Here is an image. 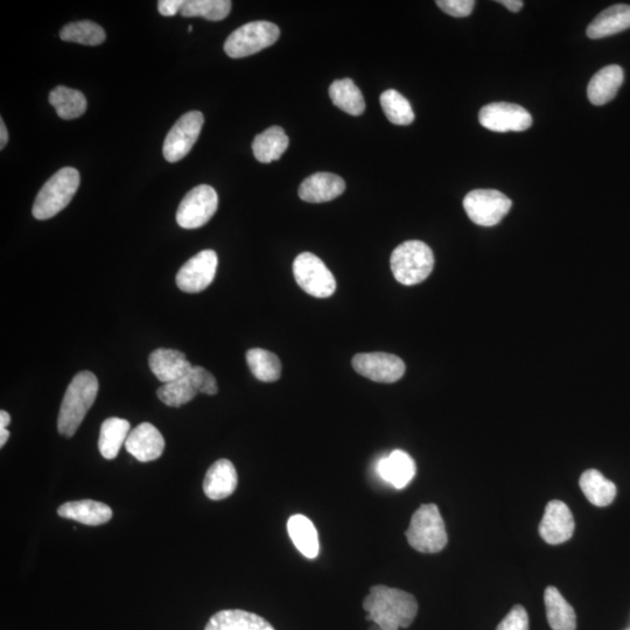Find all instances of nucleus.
<instances>
[{"label":"nucleus","instance_id":"a211bd4d","mask_svg":"<svg viewBox=\"0 0 630 630\" xmlns=\"http://www.w3.org/2000/svg\"><path fill=\"white\" fill-rule=\"evenodd\" d=\"M238 485V476L233 462L221 459L209 467L203 492L210 500L220 501L233 495Z\"/></svg>","mask_w":630,"mask_h":630},{"label":"nucleus","instance_id":"c756f323","mask_svg":"<svg viewBox=\"0 0 630 630\" xmlns=\"http://www.w3.org/2000/svg\"><path fill=\"white\" fill-rule=\"evenodd\" d=\"M51 103L62 119H75L81 117L87 110V98L81 91L67 87H56L49 94Z\"/></svg>","mask_w":630,"mask_h":630},{"label":"nucleus","instance_id":"473e14b6","mask_svg":"<svg viewBox=\"0 0 630 630\" xmlns=\"http://www.w3.org/2000/svg\"><path fill=\"white\" fill-rule=\"evenodd\" d=\"M60 38L67 42L87 46H98L103 44L107 35L103 28L93 23V21H77L62 28Z\"/></svg>","mask_w":630,"mask_h":630},{"label":"nucleus","instance_id":"bb28decb","mask_svg":"<svg viewBox=\"0 0 630 630\" xmlns=\"http://www.w3.org/2000/svg\"><path fill=\"white\" fill-rule=\"evenodd\" d=\"M130 423L126 419L112 417L104 420L101 426L98 448L102 457L108 460L115 459L125 445L130 434Z\"/></svg>","mask_w":630,"mask_h":630},{"label":"nucleus","instance_id":"393cba45","mask_svg":"<svg viewBox=\"0 0 630 630\" xmlns=\"http://www.w3.org/2000/svg\"><path fill=\"white\" fill-rule=\"evenodd\" d=\"M289 144L285 131L280 126H271L256 136L252 143V152L259 163L270 164L283 156Z\"/></svg>","mask_w":630,"mask_h":630},{"label":"nucleus","instance_id":"9b49d317","mask_svg":"<svg viewBox=\"0 0 630 630\" xmlns=\"http://www.w3.org/2000/svg\"><path fill=\"white\" fill-rule=\"evenodd\" d=\"M219 257L214 250H203L182 265L175 282L181 291L199 293L213 283Z\"/></svg>","mask_w":630,"mask_h":630},{"label":"nucleus","instance_id":"4be33fe9","mask_svg":"<svg viewBox=\"0 0 630 630\" xmlns=\"http://www.w3.org/2000/svg\"><path fill=\"white\" fill-rule=\"evenodd\" d=\"M58 514L66 520L86 525H102L112 518V510L107 504L93 500L73 501L62 504Z\"/></svg>","mask_w":630,"mask_h":630},{"label":"nucleus","instance_id":"7c9ffc66","mask_svg":"<svg viewBox=\"0 0 630 630\" xmlns=\"http://www.w3.org/2000/svg\"><path fill=\"white\" fill-rule=\"evenodd\" d=\"M247 363L258 381L271 383L279 380L282 374V363L278 356L269 350L254 348L248 350Z\"/></svg>","mask_w":630,"mask_h":630},{"label":"nucleus","instance_id":"a878e982","mask_svg":"<svg viewBox=\"0 0 630 630\" xmlns=\"http://www.w3.org/2000/svg\"><path fill=\"white\" fill-rule=\"evenodd\" d=\"M287 531L301 555L308 559L317 558L319 553L318 531L304 515H293L287 522Z\"/></svg>","mask_w":630,"mask_h":630},{"label":"nucleus","instance_id":"2eb2a0df","mask_svg":"<svg viewBox=\"0 0 630 630\" xmlns=\"http://www.w3.org/2000/svg\"><path fill=\"white\" fill-rule=\"evenodd\" d=\"M125 448L138 461L150 462L164 453L165 439L156 426L143 423L130 432Z\"/></svg>","mask_w":630,"mask_h":630},{"label":"nucleus","instance_id":"37998d69","mask_svg":"<svg viewBox=\"0 0 630 630\" xmlns=\"http://www.w3.org/2000/svg\"><path fill=\"white\" fill-rule=\"evenodd\" d=\"M10 438V432L6 429L0 430V447H4Z\"/></svg>","mask_w":630,"mask_h":630},{"label":"nucleus","instance_id":"1a4fd4ad","mask_svg":"<svg viewBox=\"0 0 630 630\" xmlns=\"http://www.w3.org/2000/svg\"><path fill=\"white\" fill-rule=\"evenodd\" d=\"M219 207V196L209 185H200L188 192L180 202L177 222L184 229H198L212 219Z\"/></svg>","mask_w":630,"mask_h":630},{"label":"nucleus","instance_id":"b1692460","mask_svg":"<svg viewBox=\"0 0 630 630\" xmlns=\"http://www.w3.org/2000/svg\"><path fill=\"white\" fill-rule=\"evenodd\" d=\"M546 616L552 630H576L577 616L572 606L556 587L549 586L544 593Z\"/></svg>","mask_w":630,"mask_h":630},{"label":"nucleus","instance_id":"ddd939ff","mask_svg":"<svg viewBox=\"0 0 630 630\" xmlns=\"http://www.w3.org/2000/svg\"><path fill=\"white\" fill-rule=\"evenodd\" d=\"M353 367L357 374L378 383H395L405 374V363L402 359L381 352L355 355Z\"/></svg>","mask_w":630,"mask_h":630},{"label":"nucleus","instance_id":"f03ea898","mask_svg":"<svg viewBox=\"0 0 630 630\" xmlns=\"http://www.w3.org/2000/svg\"><path fill=\"white\" fill-rule=\"evenodd\" d=\"M97 377L90 371H81L68 385L65 397L61 403L58 418V431L61 436L72 438L88 411L96 401L98 394Z\"/></svg>","mask_w":630,"mask_h":630},{"label":"nucleus","instance_id":"6ab92c4d","mask_svg":"<svg viewBox=\"0 0 630 630\" xmlns=\"http://www.w3.org/2000/svg\"><path fill=\"white\" fill-rule=\"evenodd\" d=\"M416 462L402 450L391 452L377 464V473L381 478L396 489H403L409 485L416 475Z\"/></svg>","mask_w":630,"mask_h":630},{"label":"nucleus","instance_id":"f257e3e1","mask_svg":"<svg viewBox=\"0 0 630 630\" xmlns=\"http://www.w3.org/2000/svg\"><path fill=\"white\" fill-rule=\"evenodd\" d=\"M367 620L376 623L382 630L409 628L418 613V602L412 594L377 585L363 601Z\"/></svg>","mask_w":630,"mask_h":630},{"label":"nucleus","instance_id":"412c9836","mask_svg":"<svg viewBox=\"0 0 630 630\" xmlns=\"http://www.w3.org/2000/svg\"><path fill=\"white\" fill-rule=\"evenodd\" d=\"M630 28V5L618 4L608 7L587 27V37L602 39L611 37Z\"/></svg>","mask_w":630,"mask_h":630},{"label":"nucleus","instance_id":"0eeeda50","mask_svg":"<svg viewBox=\"0 0 630 630\" xmlns=\"http://www.w3.org/2000/svg\"><path fill=\"white\" fill-rule=\"evenodd\" d=\"M293 275L301 290L312 297L329 298L336 290L333 273L311 252H303L294 259Z\"/></svg>","mask_w":630,"mask_h":630},{"label":"nucleus","instance_id":"f3484780","mask_svg":"<svg viewBox=\"0 0 630 630\" xmlns=\"http://www.w3.org/2000/svg\"><path fill=\"white\" fill-rule=\"evenodd\" d=\"M149 366L152 373L164 384L180 380L193 368L184 353L166 348H160L151 353Z\"/></svg>","mask_w":630,"mask_h":630},{"label":"nucleus","instance_id":"39448f33","mask_svg":"<svg viewBox=\"0 0 630 630\" xmlns=\"http://www.w3.org/2000/svg\"><path fill=\"white\" fill-rule=\"evenodd\" d=\"M406 538L413 549L422 553H437L445 548V522L436 504H423L413 514Z\"/></svg>","mask_w":630,"mask_h":630},{"label":"nucleus","instance_id":"4c0bfd02","mask_svg":"<svg viewBox=\"0 0 630 630\" xmlns=\"http://www.w3.org/2000/svg\"><path fill=\"white\" fill-rule=\"evenodd\" d=\"M440 10L455 18H465L473 12L475 2L473 0H438L436 3Z\"/></svg>","mask_w":630,"mask_h":630},{"label":"nucleus","instance_id":"423d86ee","mask_svg":"<svg viewBox=\"0 0 630 630\" xmlns=\"http://www.w3.org/2000/svg\"><path fill=\"white\" fill-rule=\"evenodd\" d=\"M280 30L270 21H252L231 33L224 42V52L230 58L241 59L254 55L275 44Z\"/></svg>","mask_w":630,"mask_h":630},{"label":"nucleus","instance_id":"e433bc0d","mask_svg":"<svg viewBox=\"0 0 630 630\" xmlns=\"http://www.w3.org/2000/svg\"><path fill=\"white\" fill-rule=\"evenodd\" d=\"M496 630H529V616L525 608L517 605L511 609Z\"/></svg>","mask_w":630,"mask_h":630},{"label":"nucleus","instance_id":"aec40b11","mask_svg":"<svg viewBox=\"0 0 630 630\" xmlns=\"http://www.w3.org/2000/svg\"><path fill=\"white\" fill-rule=\"evenodd\" d=\"M625 80L623 69L618 65H611L599 70L592 77L587 88L588 100L594 105H605L611 102L618 94L619 89Z\"/></svg>","mask_w":630,"mask_h":630},{"label":"nucleus","instance_id":"a18cd8bd","mask_svg":"<svg viewBox=\"0 0 630 630\" xmlns=\"http://www.w3.org/2000/svg\"><path fill=\"white\" fill-rule=\"evenodd\" d=\"M193 31V26H188V32H192Z\"/></svg>","mask_w":630,"mask_h":630},{"label":"nucleus","instance_id":"9d476101","mask_svg":"<svg viewBox=\"0 0 630 630\" xmlns=\"http://www.w3.org/2000/svg\"><path fill=\"white\" fill-rule=\"evenodd\" d=\"M205 118L200 111H189L178 119L167 133L163 153L168 163L185 158L199 139Z\"/></svg>","mask_w":630,"mask_h":630},{"label":"nucleus","instance_id":"6e6552de","mask_svg":"<svg viewBox=\"0 0 630 630\" xmlns=\"http://www.w3.org/2000/svg\"><path fill=\"white\" fill-rule=\"evenodd\" d=\"M513 202L495 189H475L464 199L469 219L481 227H494L509 213Z\"/></svg>","mask_w":630,"mask_h":630},{"label":"nucleus","instance_id":"ea45409f","mask_svg":"<svg viewBox=\"0 0 630 630\" xmlns=\"http://www.w3.org/2000/svg\"><path fill=\"white\" fill-rule=\"evenodd\" d=\"M499 3L502 4L504 7H507L509 11L514 13L520 12L524 5L521 0H501V2Z\"/></svg>","mask_w":630,"mask_h":630},{"label":"nucleus","instance_id":"72a5a7b5","mask_svg":"<svg viewBox=\"0 0 630 630\" xmlns=\"http://www.w3.org/2000/svg\"><path fill=\"white\" fill-rule=\"evenodd\" d=\"M385 116L392 124L410 125L415 121V112L406 98L397 90L384 91L380 98Z\"/></svg>","mask_w":630,"mask_h":630},{"label":"nucleus","instance_id":"c85d7f7f","mask_svg":"<svg viewBox=\"0 0 630 630\" xmlns=\"http://www.w3.org/2000/svg\"><path fill=\"white\" fill-rule=\"evenodd\" d=\"M329 96L336 107L352 116H361L366 110L361 90L353 80H336L329 87Z\"/></svg>","mask_w":630,"mask_h":630},{"label":"nucleus","instance_id":"58836bf2","mask_svg":"<svg viewBox=\"0 0 630 630\" xmlns=\"http://www.w3.org/2000/svg\"><path fill=\"white\" fill-rule=\"evenodd\" d=\"M184 4V0H160L158 3V11L161 16L173 17L178 12H181Z\"/></svg>","mask_w":630,"mask_h":630},{"label":"nucleus","instance_id":"c9c22d12","mask_svg":"<svg viewBox=\"0 0 630 630\" xmlns=\"http://www.w3.org/2000/svg\"><path fill=\"white\" fill-rule=\"evenodd\" d=\"M189 375L193 378V381L201 394L216 395L219 391L217 382L213 374H210L208 370L199 366H193L189 371Z\"/></svg>","mask_w":630,"mask_h":630},{"label":"nucleus","instance_id":"79ce46f5","mask_svg":"<svg viewBox=\"0 0 630 630\" xmlns=\"http://www.w3.org/2000/svg\"><path fill=\"white\" fill-rule=\"evenodd\" d=\"M10 423L11 417L9 415V412H6L5 410L0 411V430L6 429V427L9 426Z\"/></svg>","mask_w":630,"mask_h":630},{"label":"nucleus","instance_id":"f704fd0d","mask_svg":"<svg viewBox=\"0 0 630 630\" xmlns=\"http://www.w3.org/2000/svg\"><path fill=\"white\" fill-rule=\"evenodd\" d=\"M231 10L229 0H188L182 6V17H201L207 20L220 21L226 19Z\"/></svg>","mask_w":630,"mask_h":630},{"label":"nucleus","instance_id":"7ed1b4c3","mask_svg":"<svg viewBox=\"0 0 630 630\" xmlns=\"http://www.w3.org/2000/svg\"><path fill=\"white\" fill-rule=\"evenodd\" d=\"M80 173L73 167L62 168L40 189L32 209L35 219L44 221L59 214L73 200L80 187Z\"/></svg>","mask_w":630,"mask_h":630},{"label":"nucleus","instance_id":"c03bdc74","mask_svg":"<svg viewBox=\"0 0 630 630\" xmlns=\"http://www.w3.org/2000/svg\"><path fill=\"white\" fill-rule=\"evenodd\" d=\"M369 630H382V628L376 625V623H373V626H370Z\"/></svg>","mask_w":630,"mask_h":630},{"label":"nucleus","instance_id":"cd10ccee","mask_svg":"<svg viewBox=\"0 0 630 630\" xmlns=\"http://www.w3.org/2000/svg\"><path fill=\"white\" fill-rule=\"evenodd\" d=\"M580 488L594 506L607 507L618 493L612 481H609L597 469H588L580 478Z\"/></svg>","mask_w":630,"mask_h":630},{"label":"nucleus","instance_id":"4468645a","mask_svg":"<svg viewBox=\"0 0 630 630\" xmlns=\"http://www.w3.org/2000/svg\"><path fill=\"white\" fill-rule=\"evenodd\" d=\"M574 527L576 525L569 507L562 501H551L539 524V535L551 545L562 544L572 537Z\"/></svg>","mask_w":630,"mask_h":630},{"label":"nucleus","instance_id":"dca6fc26","mask_svg":"<svg viewBox=\"0 0 630 630\" xmlns=\"http://www.w3.org/2000/svg\"><path fill=\"white\" fill-rule=\"evenodd\" d=\"M345 180L327 172L314 173L299 187V198L305 202L322 203L339 198L345 192Z\"/></svg>","mask_w":630,"mask_h":630},{"label":"nucleus","instance_id":"f8f14e48","mask_svg":"<svg viewBox=\"0 0 630 630\" xmlns=\"http://www.w3.org/2000/svg\"><path fill=\"white\" fill-rule=\"evenodd\" d=\"M483 128L494 132H521L532 125L528 110L514 103H492L483 107L479 114Z\"/></svg>","mask_w":630,"mask_h":630},{"label":"nucleus","instance_id":"2f4dec72","mask_svg":"<svg viewBox=\"0 0 630 630\" xmlns=\"http://www.w3.org/2000/svg\"><path fill=\"white\" fill-rule=\"evenodd\" d=\"M198 394L199 390L189 374L178 381L166 383L157 390L160 401L171 408H180V406L193 401Z\"/></svg>","mask_w":630,"mask_h":630},{"label":"nucleus","instance_id":"5701e85b","mask_svg":"<svg viewBox=\"0 0 630 630\" xmlns=\"http://www.w3.org/2000/svg\"><path fill=\"white\" fill-rule=\"evenodd\" d=\"M205 630H276L271 623L254 613L226 609L210 618Z\"/></svg>","mask_w":630,"mask_h":630},{"label":"nucleus","instance_id":"20e7f679","mask_svg":"<svg viewBox=\"0 0 630 630\" xmlns=\"http://www.w3.org/2000/svg\"><path fill=\"white\" fill-rule=\"evenodd\" d=\"M391 271L398 283L406 286L423 283L431 275L434 256L422 241H406L392 252Z\"/></svg>","mask_w":630,"mask_h":630},{"label":"nucleus","instance_id":"a19ab883","mask_svg":"<svg viewBox=\"0 0 630 630\" xmlns=\"http://www.w3.org/2000/svg\"><path fill=\"white\" fill-rule=\"evenodd\" d=\"M7 142H9V133H7L5 123L2 119V121H0V149L4 150Z\"/></svg>","mask_w":630,"mask_h":630}]
</instances>
